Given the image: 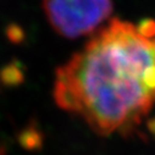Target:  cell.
Wrapping results in <instances>:
<instances>
[{"label": "cell", "mask_w": 155, "mask_h": 155, "mask_svg": "<svg viewBox=\"0 0 155 155\" xmlns=\"http://www.w3.org/2000/svg\"><path fill=\"white\" fill-rule=\"evenodd\" d=\"M42 5L50 27L67 39L92 34L114 9L112 0H42Z\"/></svg>", "instance_id": "7a4b0ae2"}, {"label": "cell", "mask_w": 155, "mask_h": 155, "mask_svg": "<svg viewBox=\"0 0 155 155\" xmlns=\"http://www.w3.org/2000/svg\"><path fill=\"white\" fill-rule=\"evenodd\" d=\"M56 105L95 133H130L155 107V22L114 18L55 72Z\"/></svg>", "instance_id": "6da1fadb"}]
</instances>
